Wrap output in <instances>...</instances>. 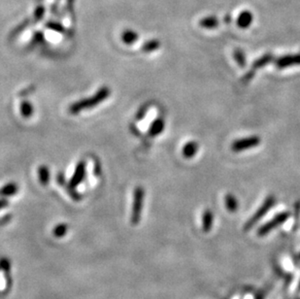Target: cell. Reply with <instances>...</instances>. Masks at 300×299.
Returning a JSON list of instances; mask_svg holds the SVG:
<instances>
[{"label": "cell", "instance_id": "obj_1", "mask_svg": "<svg viewBox=\"0 0 300 299\" xmlns=\"http://www.w3.org/2000/svg\"><path fill=\"white\" fill-rule=\"evenodd\" d=\"M110 93H111L110 89L107 87H103L97 90L94 93V95L88 97V98L81 99L79 101H76L75 103L70 105L69 113L72 115H77L82 111L94 108L107 99L110 96Z\"/></svg>", "mask_w": 300, "mask_h": 299}, {"label": "cell", "instance_id": "obj_2", "mask_svg": "<svg viewBox=\"0 0 300 299\" xmlns=\"http://www.w3.org/2000/svg\"><path fill=\"white\" fill-rule=\"evenodd\" d=\"M275 203H276V198H275L274 195H271L267 196L265 198V200L263 201V203L261 204V206L256 210V212L251 217V219L245 224L244 230L245 231L251 230L254 227V225L257 222H259L262 217H264L267 214V212L275 205Z\"/></svg>", "mask_w": 300, "mask_h": 299}, {"label": "cell", "instance_id": "obj_3", "mask_svg": "<svg viewBox=\"0 0 300 299\" xmlns=\"http://www.w3.org/2000/svg\"><path fill=\"white\" fill-rule=\"evenodd\" d=\"M144 197H145L144 189L142 187H137L133 193V203H132V209L130 215V223L133 225L140 223L143 205H144Z\"/></svg>", "mask_w": 300, "mask_h": 299}, {"label": "cell", "instance_id": "obj_4", "mask_svg": "<svg viewBox=\"0 0 300 299\" xmlns=\"http://www.w3.org/2000/svg\"><path fill=\"white\" fill-rule=\"evenodd\" d=\"M290 217V213L289 212H282L278 215H276L271 221L267 222L266 224H263L262 226H260L257 230V236L262 237L267 235L270 231L274 230L276 227H278L279 225L284 224L285 221H287V219Z\"/></svg>", "mask_w": 300, "mask_h": 299}, {"label": "cell", "instance_id": "obj_5", "mask_svg": "<svg viewBox=\"0 0 300 299\" xmlns=\"http://www.w3.org/2000/svg\"><path fill=\"white\" fill-rule=\"evenodd\" d=\"M260 142H261V140L258 136H249V137L241 138V139L235 140L231 144V150L235 153H239V152L257 147L260 144Z\"/></svg>", "mask_w": 300, "mask_h": 299}, {"label": "cell", "instance_id": "obj_6", "mask_svg": "<svg viewBox=\"0 0 300 299\" xmlns=\"http://www.w3.org/2000/svg\"><path fill=\"white\" fill-rule=\"evenodd\" d=\"M85 176H86V163L84 161H81L76 165L74 174L72 175L71 179L69 181L68 187L76 189V187H78L83 182Z\"/></svg>", "mask_w": 300, "mask_h": 299}, {"label": "cell", "instance_id": "obj_7", "mask_svg": "<svg viewBox=\"0 0 300 299\" xmlns=\"http://www.w3.org/2000/svg\"><path fill=\"white\" fill-rule=\"evenodd\" d=\"M275 65L277 68H280V69L300 65V54L286 55L284 57H281L276 60Z\"/></svg>", "mask_w": 300, "mask_h": 299}, {"label": "cell", "instance_id": "obj_8", "mask_svg": "<svg viewBox=\"0 0 300 299\" xmlns=\"http://www.w3.org/2000/svg\"><path fill=\"white\" fill-rule=\"evenodd\" d=\"M253 21H254L253 13L248 11V10H245V11L241 12L239 16H238L236 24H237L238 28H240L242 30H246V29L251 27Z\"/></svg>", "mask_w": 300, "mask_h": 299}, {"label": "cell", "instance_id": "obj_9", "mask_svg": "<svg viewBox=\"0 0 300 299\" xmlns=\"http://www.w3.org/2000/svg\"><path fill=\"white\" fill-rule=\"evenodd\" d=\"M165 128V120L163 118H158L152 122L149 131H148V134L151 137H157V136L162 134V132H164Z\"/></svg>", "mask_w": 300, "mask_h": 299}, {"label": "cell", "instance_id": "obj_10", "mask_svg": "<svg viewBox=\"0 0 300 299\" xmlns=\"http://www.w3.org/2000/svg\"><path fill=\"white\" fill-rule=\"evenodd\" d=\"M198 150H199V145H198V143L195 142V141H190V142H188V143L183 147V150H182L183 157H184L185 159H188V160L193 159V158H195V155L197 154Z\"/></svg>", "mask_w": 300, "mask_h": 299}, {"label": "cell", "instance_id": "obj_11", "mask_svg": "<svg viewBox=\"0 0 300 299\" xmlns=\"http://www.w3.org/2000/svg\"><path fill=\"white\" fill-rule=\"evenodd\" d=\"M214 223V214L210 209L205 210L202 216V229L205 233L210 232Z\"/></svg>", "mask_w": 300, "mask_h": 299}, {"label": "cell", "instance_id": "obj_12", "mask_svg": "<svg viewBox=\"0 0 300 299\" xmlns=\"http://www.w3.org/2000/svg\"><path fill=\"white\" fill-rule=\"evenodd\" d=\"M199 26L206 30H214L219 27V20L215 16H207L199 21Z\"/></svg>", "mask_w": 300, "mask_h": 299}, {"label": "cell", "instance_id": "obj_13", "mask_svg": "<svg viewBox=\"0 0 300 299\" xmlns=\"http://www.w3.org/2000/svg\"><path fill=\"white\" fill-rule=\"evenodd\" d=\"M18 192H19V186L16 183H8L0 189V196L3 197L13 196L17 195Z\"/></svg>", "mask_w": 300, "mask_h": 299}, {"label": "cell", "instance_id": "obj_14", "mask_svg": "<svg viewBox=\"0 0 300 299\" xmlns=\"http://www.w3.org/2000/svg\"><path fill=\"white\" fill-rule=\"evenodd\" d=\"M225 207L230 213H235L238 210V200L231 194H227L225 197Z\"/></svg>", "mask_w": 300, "mask_h": 299}, {"label": "cell", "instance_id": "obj_15", "mask_svg": "<svg viewBox=\"0 0 300 299\" xmlns=\"http://www.w3.org/2000/svg\"><path fill=\"white\" fill-rule=\"evenodd\" d=\"M138 39V34L133 30H124L121 34V41L126 45H131L135 43Z\"/></svg>", "mask_w": 300, "mask_h": 299}, {"label": "cell", "instance_id": "obj_16", "mask_svg": "<svg viewBox=\"0 0 300 299\" xmlns=\"http://www.w3.org/2000/svg\"><path fill=\"white\" fill-rule=\"evenodd\" d=\"M273 60V56L271 54H266L262 57H260L259 59L255 60V62L253 63V70H256L259 68H262L264 66H266L267 64H269L271 61Z\"/></svg>", "mask_w": 300, "mask_h": 299}, {"label": "cell", "instance_id": "obj_17", "mask_svg": "<svg viewBox=\"0 0 300 299\" xmlns=\"http://www.w3.org/2000/svg\"><path fill=\"white\" fill-rule=\"evenodd\" d=\"M20 110H21V114L24 118L29 119L30 118L33 113H34V108L33 105L31 104L29 101H23L20 106Z\"/></svg>", "mask_w": 300, "mask_h": 299}, {"label": "cell", "instance_id": "obj_18", "mask_svg": "<svg viewBox=\"0 0 300 299\" xmlns=\"http://www.w3.org/2000/svg\"><path fill=\"white\" fill-rule=\"evenodd\" d=\"M38 176H39V182L41 183V185H43V186L48 185L49 182H50V170H49V168L45 165L40 166L39 169H38Z\"/></svg>", "mask_w": 300, "mask_h": 299}, {"label": "cell", "instance_id": "obj_19", "mask_svg": "<svg viewBox=\"0 0 300 299\" xmlns=\"http://www.w3.org/2000/svg\"><path fill=\"white\" fill-rule=\"evenodd\" d=\"M160 47H161V42L157 39H153L144 43V45L142 46V51L145 53H152L159 50Z\"/></svg>", "mask_w": 300, "mask_h": 299}, {"label": "cell", "instance_id": "obj_20", "mask_svg": "<svg viewBox=\"0 0 300 299\" xmlns=\"http://www.w3.org/2000/svg\"><path fill=\"white\" fill-rule=\"evenodd\" d=\"M68 231V225L66 224H58L54 229H53V235L57 238H61L66 235Z\"/></svg>", "mask_w": 300, "mask_h": 299}, {"label": "cell", "instance_id": "obj_21", "mask_svg": "<svg viewBox=\"0 0 300 299\" xmlns=\"http://www.w3.org/2000/svg\"><path fill=\"white\" fill-rule=\"evenodd\" d=\"M233 56H234V60L240 67L246 66V57H245V54L243 53V51L238 50V49L235 50Z\"/></svg>", "mask_w": 300, "mask_h": 299}, {"label": "cell", "instance_id": "obj_22", "mask_svg": "<svg viewBox=\"0 0 300 299\" xmlns=\"http://www.w3.org/2000/svg\"><path fill=\"white\" fill-rule=\"evenodd\" d=\"M11 269V264L10 261L6 258H1L0 259V270H2L4 273H10Z\"/></svg>", "mask_w": 300, "mask_h": 299}, {"label": "cell", "instance_id": "obj_23", "mask_svg": "<svg viewBox=\"0 0 300 299\" xmlns=\"http://www.w3.org/2000/svg\"><path fill=\"white\" fill-rule=\"evenodd\" d=\"M147 112H148V106H147V105H143V106L138 110V112H137V114H136V120H143L144 117H145V115L147 114Z\"/></svg>", "mask_w": 300, "mask_h": 299}, {"label": "cell", "instance_id": "obj_24", "mask_svg": "<svg viewBox=\"0 0 300 299\" xmlns=\"http://www.w3.org/2000/svg\"><path fill=\"white\" fill-rule=\"evenodd\" d=\"M67 192H68V194L70 195V197H71L73 200L79 201V200L82 199V195H80V194L76 191V189L70 188V187H67Z\"/></svg>", "mask_w": 300, "mask_h": 299}, {"label": "cell", "instance_id": "obj_25", "mask_svg": "<svg viewBox=\"0 0 300 299\" xmlns=\"http://www.w3.org/2000/svg\"><path fill=\"white\" fill-rule=\"evenodd\" d=\"M47 27L51 30H56V31H59V32L63 31V28L60 25H58V24H49Z\"/></svg>", "mask_w": 300, "mask_h": 299}, {"label": "cell", "instance_id": "obj_26", "mask_svg": "<svg viewBox=\"0 0 300 299\" xmlns=\"http://www.w3.org/2000/svg\"><path fill=\"white\" fill-rule=\"evenodd\" d=\"M57 179H58V183H59L60 185H62V186H63V185L65 184V179H64V175H63V174L60 173V174L58 175V178H57Z\"/></svg>", "mask_w": 300, "mask_h": 299}, {"label": "cell", "instance_id": "obj_27", "mask_svg": "<svg viewBox=\"0 0 300 299\" xmlns=\"http://www.w3.org/2000/svg\"><path fill=\"white\" fill-rule=\"evenodd\" d=\"M7 206H8V201L5 200V199H3V198H1L0 199V210L4 209Z\"/></svg>", "mask_w": 300, "mask_h": 299}, {"label": "cell", "instance_id": "obj_28", "mask_svg": "<svg viewBox=\"0 0 300 299\" xmlns=\"http://www.w3.org/2000/svg\"><path fill=\"white\" fill-rule=\"evenodd\" d=\"M42 13H43V9H42V8H39L38 11H37V13H36V20H38V21L41 20V18H42Z\"/></svg>", "mask_w": 300, "mask_h": 299}, {"label": "cell", "instance_id": "obj_29", "mask_svg": "<svg viewBox=\"0 0 300 299\" xmlns=\"http://www.w3.org/2000/svg\"><path fill=\"white\" fill-rule=\"evenodd\" d=\"M225 21H226V22H229V21H230V18H229V16H226V18H225Z\"/></svg>", "mask_w": 300, "mask_h": 299}, {"label": "cell", "instance_id": "obj_30", "mask_svg": "<svg viewBox=\"0 0 300 299\" xmlns=\"http://www.w3.org/2000/svg\"><path fill=\"white\" fill-rule=\"evenodd\" d=\"M299 290H300V283H299Z\"/></svg>", "mask_w": 300, "mask_h": 299}]
</instances>
